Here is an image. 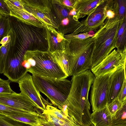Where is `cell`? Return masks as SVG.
Wrapping results in <instances>:
<instances>
[{
  "instance_id": "9",
  "label": "cell",
  "mask_w": 126,
  "mask_h": 126,
  "mask_svg": "<svg viewBox=\"0 0 126 126\" xmlns=\"http://www.w3.org/2000/svg\"><path fill=\"white\" fill-rule=\"evenodd\" d=\"M124 67L123 52L115 49L91 70L95 77H97L124 69Z\"/></svg>"
},
{
  "instance_id": "16",
  "label": "cell",
  "mask_w": 126,
  "mask_h": 126,
  "mask_svg": "<svg viewBox=\"0 0 126 126\" xmlns=\"http://www.w3.org/2000/svg\"><path fill=\"white\" fill-rule=\"evenodd\" d=\"M103 0H77L74 8L78 19L89 15Z\"/></svg>"
},
{
  "instance_id": "17",
  "label": "cell",
  "mask_w": 126,
  "mask_h": 126,
  "mask_svg": "<svg viewBox=\"0 0 126 126\" xmlns=\"http://www.w3.org/2000/svg\"><path fill=\"white\" fill-rule=\"evenodd\" d=\"M91 121L95 126H109L111 125V116L107 106L91 114Z\"/></svg>"
},
{
  "instance_id": "14",
  "label": "cell",
  "mask_w": 126,
  "mask_h": 126,
  "mask_svg": "<svg viewBox=\"0 0 126 126\" xmlns=\"http://www.w3.org/2000/svg\"><path fill=\"white\" fill-rule=\"evenodd\" d=\"M125 79L124 69L117 70L113 73L109 83L108 105L117 97Z\"/></svg>"
},
{
  "instance_id": "31",
  "label": "cell",
  "mask_w": 126,
  "mask_h": 126,
  "mask_svg": "<svg viewBox=\"0 0 126 126\" xmlns=\"http://www.w3.org/2000/svg\"><path fill=\"white\" fill-rule=\"evenodd\" d=\"M0 126H23L20 125L15 124L6 120L5 119L0 116Z\"/></svg>"
},
{
  "instance_id": "32",
  "label": "cell",
  "mask_w": 126,
  "mask_h": 126,
  "mask_svg": "<svg viewBox=\"0 0 126 126\" xmlns=\"http://www.w3.org/2000/svg\"><path fill=\"white\" fill-rule=\"evenodd\" d=\"M40 124L42 126H55L51 122L47 121L46 118H42Z\"/></svg>"
},
{
  "instance_id": "2",
  "label": "cell",
  "mask_w": 126,
  "mask_h": 126,
  "mask_svg": "<svg viewBox=\"0 0 126 126\" xmlns=\"http://www.w3.org/2000/svg\"><path fill=\"white\" fill-rule=\"evenodd\" d=\"M121 20L116 16L107 18L94 34L92 56L93 68L100 63L116 47L117 36Z\"/></svg>"
},
{
  "instance_id": "19",
  "label": "cell",
  "mask_w": 126,
  "mask_h": 126,
  "mask_svg": "<svg viewBox=\"0 0 126 126\" xmlns=\"http://www.w3.org/2000/svg\"><path fill=\"white\" fill-rule=\"evenodd\" d=\"M50 53L64 73L67 77L69 76L70 58L65 51H57Z\"/></svg>"
},
{
  "instance_id": "36",
  "label": "cell",
  "mask_w": 126,
  "mask_h": 126,
  "mask_svg": "<svg viewBox=\"0 0 126 126\" xmlns=\"http://www.w3.org/2000/svg\"><path fill=\"white\" fill-rule=\"evenodd\" d=\"M0 35L1 36L3 33L4 32V29L3 28L1 27L0 30Z\"/></svg>"
},
{
  "instance_id": "28",
  "label": "cell",
  "mask_w": 126,
  "mask_h": 126,
  "mask_svg": "<svg viewBox=\"0 0 126 126\" xmlns=\"http://www.w3.org/2000/svg\"><path fill=\"white\" fill-rule=\"evenodd\" d=\"M58 1L64 7L71 10L74 8L77 0H58Z\"/></svg>"
},
{
  "instance_id": "8",
  "label": "cell",
  "mask_w": 126,
  "mask_h": 126,
  "mask_svg": "<svg viewBox=\"0 0 126 126\" xmlns=\"http://www.w3.org/2000/svg\"><path fill=\"white\" fill-rule=\"evenodd\" d=\"M108 0H103L84 20L80 22L82 25L73 33L67 34L73 36L90 32L102 26L107 18L106 12Z\"/></svg>"
},
{
  "instance_id": "33",
  "label": "cell",
  "mask_w": 126,
  "mask_h": 126,
  "mask_svg": "<svg viewBox=\"0 0 126 126\" xmlns=\"http://www.w3.org/2000/svg\"><path fill=\"white\" fill-rule=\"evenodd\" d=\"M124 60V72L125 79L126 81V49L123 52Z\"/></svg>"
},
{
  "instance_id": "6",
  "label": "cell",
  "mask_w": 126,
  "mask_h": 126,
  "mask_svg": "<svg viewBox=\"0 0 126 126\" xmlns=\"http://www.w3.org/2000/svg\"><path fill=\"white\" fill-rule=\"evenodd\" d=\"M113 72L95 77L91 86L90 97L93 112L107 106L110 81Z\"/></svg>"
},
{
  "instance_id": "7",
  "label": "cell",
  "mask_w": 126,
  "mask_h": 126,
  "mask_svg": "<svg viewBox=\"0 0 126 126\" xmlns=\"http://www.w3.org/2000/svg\"><path fill=\"white\" fill-rule=\"evenodd\" d=\"M26 51L23 49L9 50L3 74L10 81L17 82L28 72L22 65Z\"/></svg>"
},
{
  "instance_id": "1",
  "label": "cell",
  "mask_w": 126,
  "mask_h": 126,
  "mask_svg": "<svg viewBox=\"0 0 126 126\" xmlns=\"http://www.w3.org/2000/svg\"><path fill=\"white\" fill-rule=\"evenodd\" d=\"M22 65L32 75L56 80L68 77L47 51L27 50Z\"/></svg>"
},
{
  "instance_id": "4",
  "label": "cell",
  "mask_w": 126,
  "mask_h": 126,
  "mask_svg": "<svg viewBox=\"0 0 126 126\" xmlns=\"http://www.w3.org/2000/svg\"><path fill=\"white\" fill-rule=\"evenodd\" d=\"M32 77L34 84L39 92L47 96L52 105L61 110L69 95L71 81L66 78L56 80L34 74Z\"/></svg>"
},
{
  "instance_id": "15",
  "label": "cell",
  "mask_w": 126,
  "mask_h": 126,
  "mask_svg": "<svg viewBox=\"0 0 126 126\" xmlns=\"http://www.w3.org/2000/svg\"><path fill=\"white\" fill-rule=\"evenodd\" d=\"M0 116L7 118L14 121L29 125L31 126H37L39 124L43 118L32 114H16L0 111Z\"/></svg>"
},
{
  "instance_id": "29",
  "label": "cell",
  "mask_w": 126,
  "mask_h": 126,
  "mask_svg": "<svg viewBox=\"0 0 126 126\" xmlns=\"http://www.w3.org/2000/svg\"><path fill=\"white\" fill-rule=\"evenodd\" d=\"M117 97L122 102L126 99V81L125 79Z\"/></svg>"
},
{
  "instance_id": "27",
  "label": "cell",
  "mask_w": 126,
  "mask_h": 126,
  "mask_svg": "<svg viewBox=\"0 0 126 126\" xmlns=\"http://www.w3.org/2000/svg\"><path fill=\"white\" fill-rule=\"evenodd\" d=\"M118 6V18L122 20L126 16V0H117Z\"/></svg>"
},
{
  "instance_id": "3",
  "label": "cell",
  "mask_w": 126,
  "mask_h": 126,
  "mask_svg": "<svg viewBox=\"0 0 126 126\" xmlns=\"http://www.w3.org/2000/svg\"><path fill=\"white\" fill-rule=\"evenodd\" d=\"M65 51L69 56V76L79 74L93 68L92 56L94 41V36L84 39H68Z\"/></svg>"
},
{
  "instance_id": "38",
  "label": "cell",
  "mask_w": 126,
  "mask_h": 126,
  "mask_svg": "<svg viewBox=\"0 0 126 126\" xmlns=\"http://www.w3.org/2000/svg\"><path fill=\"white\" fill-rule=\"evenodd\" d=\"M37 126H42L39 124L38 125H37Z\"/></svg>"
},
{
  "instance_id": "35",
  "label": "cell",
  "mask_w": 126,
  "mask_h": 126,
  "mask_svg": "<svg viewBox=\"0 0 126 126\" xmlns=\"http://www.w3.org/2000/svg\"><path fill=\"white\" fill-rule=\"evenodd\" d=\"M109 126H126V123L112 125Z\"/></svg>"
},
{
  "instance_id": "12",
  "label": "cell",
  "mask_w": 126,
  "mask_h": 126,
  "mask_svg": "<svg viewBox=\"0 0 126 126\" xmlns=\"http://www.w3.org/2000/svg\"><path fill=\"white\" fill-rule=\"evenodd\" d=\"M10 11V14L22 22L39 28L46 27L44 22L33 14L27 10L21 3L18 7L13 5L10 0H4Z\"/></svg>"
},
{
  "instance_id": "20",
  "label": "cell",
  "mask_w": 126,
  "mask_h": 126,
  "mask_svg": "<svg viewBox=\"0 0 126 126\" xmlns=\"http://www.w3.org/2000/svg\"><path fill=\"white\" fill-rule=\"evenodd\" d=\"M116 48L121 52L126 49V16L121 20L117 32Z\"/></svg>"
},
{
  "instance_id": "21",
  "label": "cell",
  "mask_w": 126,
  "mask_h": 126,
  "mask_svg": "<svg viewBox=\"0 0 126 126\" xmlns=\"http://www.w3.org/2000/svg\"><path fill=\"white\" fill-rule=\"evenodd\" d=\"M126 123V99L121 107L111 116V125Z\"/></svg>"
},
{
  "instance_id": "5",
  "label": "cell",
  "mask_w": 126,
  "mask_h": 126,
  "mask_svg": "<svg viewBox=\"0 0 126 126\" xmlns=\"http://www.w3.org/2000/svg\"><path fill=\"white\" fill-rule=\"evenodd\" d=\"M51 1L52 13L58 26V32L64 35L70 34L82 25L79 19L71 14V10L64 7L58 0Z\"/></svg>"
},
{
  "instance_id": "11",
  "label": "cell",
  "mask_w": 126,
  "mask_h": 126,
  "mask_svg": "<svg viewBox=\"0 0 126 126\" xmlns=\"http://www.w3.org/2000/svg\"><path fill=\"white\" fill-rule=\"evenodd\" d=\"M17 82L21 93L32 100L43 112L46 110L42 97L34 84L32 76L27 72Z\"/></svg>"
},
{
  "instance_id": "22",
  "label": "cell",
  "mask_w": 126,
  "mask_h": 126,
  "mask_svg": "<svg viewBox=\"0 0 126 126\" xmlns=\"http://www.w3.org/2000/svg\"><path fill=\"white\" fill-rule=\"evenodd\" d=\"M118 6L117 0H108L106 16L107 18H112L118 17Z\"/></svg>"
},
{
  "instance_id": "13",
  "label": "cell",
  "mask_w": 126,
  "mask_h": 126,
  "mask_svg": "<svg viewBox=\"0 0 126 126\" xmlns=\"http://www.w3.org/2000/svg\"><path fill=\"white\" fill-rule=\"evenodd\" d=\"M46 28L48 45L47 51L52 53L65 51L67 39L64 37V35L52 26H47Z\"/></svg>"
},
{
  "instance_id": "24",
  "label": "cell",
  "mask_w": 126,
  "mask_h": 126,
  "mask_svg": "<svg viewBox=\"0 0 126 126\" xmlns=\"http://www.w3.org/2000/svg\"><path fill=\"white\" fill-rule=\"evenodd\" d=\"M10 82L9 79L5 80L0 79V95L9 94L14 92L10 87Z\"/></svg>"
},
{
  "instance_id": "37",
  "label": "cell",
  "mask_w": 126,
  "mask_h": 126,
  "mask_svg": "<svg viewBox=\"0 0 126 126\" xmlns=\"http://www.w3.org/2000/svg\"><path fill=\"white\" fill-rule=\"evenodd\" d=\"M85 126H95L91 122L87 125Z\"/></svg>"
},
{
  "instance_id": "18",
  "label": "cell",
  "mask_w": 126,
  "mask_h": 126,
  "mask_svg": "<svg viewBox=\"0 0 126 126\" xmlns=\"http://www.w3.org/2000/svg\"><path fill=\"white\" fill-rule=\"evenodd\" d=\"M44 103L46 105V110L61 120L68 126H81L71 118L66 115L63 111L53 106L52 104L45 100Z\"/></svg>"
},
{
  "instance_id": "23",
  "label": "cell",
  "mask_w": 126,
  "mask_h": 126,
  "mask_svg": "<svg viewBox=\"0 0 126 126\" xmlns=\"http://www.w3.org/2000/svg\"><path fill=\"white\" fill-rule=\"evenodd\" d=\"M0 111L12 113L34 114L38 115L43 118L45 117L41 116L30 111L17 108L1 104H0Z\"/></svg>"
},
{
  "instance_id": "10",
  "label": "cell",
  "mask_w": 126,
  "mask_h": 126,
  "mask_svg": "<svg viewBox=\"0 0 126 126\" xmlns=\"http://www.w3.org/2000/svg\"><path fill=\"white\" fill-rule=\"evenodd\" d=\"M0 104L30 111L44 117L41 114L39 110H40L37 105L28 96L21 92L17 93L14 91L9 94H0Z\"/></svg>"
},
{
  "instance_id": "34",
  "label": "cell",
  "mask_w": 126,
  "mask_h": 126,
  "mask_svg": "<svg viewBox=\"0 0 126 126\" xmlns=\"http://www.w3.org/2000/svg\"><path fill=\"white\" fill-rule=\"evenodd\" d=\"M10 36H5L1 40L0 43L1 44L2 46H4L8 42V41Z\"/></svg>"
},
{
  "instance_id": "26",
  "label": "cell",
  "mask_w": 126,
  "mask_h": 126,
  "mask_svg": "<svg viewBox=\"0 0 126 126\" xmlns=\"http://www.w3.org/2000/svg\"><path fill=\"white\" fill-rule=\"evenodd\" d=\"M122 102L117 97L111 103L108 104L107 107L111 116L121 107Z\"/></svg>"
},
{
  "instance_id": "25",
  "label": "cell",
  "mask_w": 126,
  "mask_h": 126,
  "mask_svg": "<svg viewBox=\"0 0 126 126\" xmlns=\"http://www.w3.org/2000/svg\"><path fill=\"white\" fill-rule=\"evenodd\" d=\"M43 114L45 115L47 121L51 122L55 126H68L55 116L46 111L43 113Z\"/></svg>"
},
{
  "instance_id": "30",
  "label": "cell",
  "mask_w": 126,
  "mask_h": 126,
  "mask_svg": "<svg viewBox=\"0 0 126 126\" xmlns=\"http://www.w3.org/2000/svg\"><path fill=\"white\" fill-rule=\"evenodd\" d=\"M94 35H92L86 33H81L75 35L69 36L67 35H64V37L66 39L72 38H77L80 39H84L92 37Z\"/></svg>"
}]
</instances>
